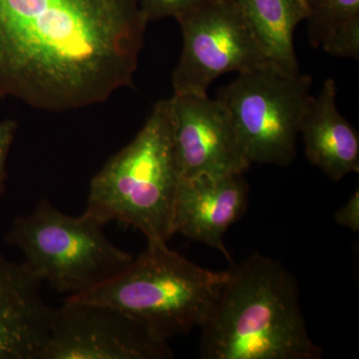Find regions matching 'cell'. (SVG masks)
<instances>
[{"label": "cell", "mask_w": 359, "mask_h": 359, "mask_svg": "<svg viewBox=\"0 0 359 359\" xmlns=\"http://www.w3.org/2000/svg\"><path fill=\"white\" fill-rule=\"evenodd\" d=\"M302 2H304V4H306V2H304V0H302Z\"/></svg>", "instance_id": "ac0fdd59"}, {"label": "cell", "mask_w": 359, "mask_h": 359, "mask_svg": "<svg viewBox=\"0 0 359 359\" xmlns=\"http://www.w3.org/2000/svg\"><path fill=\"white\" fill-rule=\"evenodd\" d=\"M228 271L200 327L201 358H323L309 334L297 280L282 264L254 254Z\"/></svg>", "instance_id": "7a4b0ae2"}, {"label": "cell", "mask_w": 359, "mask_h": 359, "mask_svg": "<svg viewBox=\"0 0 359 359\" xmlns=\"http://www.w3.org/2000/svg\"><path fill=\"white\" fill-rule=\"evenodd\" d=\"M181 175L175 159L169 99L158 101L128 145L90 182L85 211L104 223L141 231L148 242L167 243Z\"/></svg>", "instance_id": "3957f363"}, {"label": "cell", "mask_w": 359, "mask_h": 359, "mask_svg": "<svg viewBox=\"0 0 359 359\" xmlns=\"http://www.w3.org/2000/svg\"><path fill=\"white\" fill-rule=\"evenodd\" d=\"M169 116L181 179L245 175L250 169L230 113L219 99L174 94L169 98Z\"/></svg>", "instance_id": "9c48e42d"}, {"label": "cell", "mask_w": 359, "mask_h": 359, "mask_svg": "<svg viewBox=\"0 0 359 359\" xmlns=\"http://www.w3.org/2000/svg\"><path fill=\"white\" fill-rule=\"evenodd\" d=\"M18 128V124L15 120L6 119L0 121V199L6 192L7 158Z\"/></svg>", "instance_id": "2e32d148"}, {"label": "cell", "mask_w": 359, "mask_h": 359, "mask_svg": "<svg viewBox=\"0 0 359 359\" xmlns=\"http://www.w3.org/2000/svg\"><path fill=\"white\" fill-rule=\"evenodd\" d=\"M106 224L86 211L66 215L43 199L14 219L6 241L20 250L22 264L34 278L75 297L109 282L134 259L108 240Z\"/></svg>", "instance_id": "5b68a950"}, {"label": "cell", "mask_w": 359, "mask_h": 359, "mask_svg": "<svg viewBox=\"0 0 359 359\" xmlns=\"http://www.w3.org/2000/svg\"><path fill=\"white\" fill-rule=\"evenodd\" d=\"M175 20L183 50L172 74L174 94L205 95L226 73L271 63L238 0H202Z\"/></svg>", "instance_id": "52a82bcc"}, {"label": "cell", "mask_w": 359, "mask_h": 359, "mask_svg": "<svg viewBox=\"0 0 359 359\" xmlns=\"http://www.w3.org/2000/svg\"><path fill=\"white\" fill-rule=\"evenodd\" d=\"M142 13L148 22L176 18L180 14L185 13L191 7L195 6L202 0H137Z\"/></svg>", "instance_id": "9a60e30c"}, {"label": "cell", "mask_w": 359, "mask_h": 359, "mask_svg": "<svg viewBox=\"0 0 359 359\" xmlns=\"http://www.w3.org/2000/svg\"><path fill=\"white\" fill-rule=\"evenodd\" d=\"M337 84L325 80L320 94L311 96L301 129L309 162L332 181L359 171V135L337 107Z\"/></svg>", "instance_id": "7c38bea8"}, {"label": "cell", "mask_w": 359, "mask_h": 359, "mask_svg": "<svg viewBox=\"0 0 359 359\" xmlns=\"http://www.w3.org/2000/svg\"><path fill=\"white\" fill-rule=\"evenodd\" d=\"M334 219L340 226L351 229V231H359V191L351 196L344 207L335 212Z\"/></svg>", "instance_id": "e0dca14e"}, {"label": "cell", "mask_w": 359, "mask_h": 359, "mask_svg": "<svg viewBox=\"0 0 359 359\" xmlns=\"http://www.w3.org/2000/svg\"><path fill=\"white\" fill-rule=\"evenodd\" d=\"M174 353L142 321L105 306L66 299L54 309L41 359H170Z\"/></svg>", "instance_id": "ba28073f"}, {"label": "cell", "mask_w": 359, "mask_h": 359, "mask_svg": "<svg viewBox=\"0 0 359 359\" xmlns=\"http://www.w3.org/2000/svg\"><path fill=\"white\" fill-rule=\"evenodd\" d=\"M228 278V269L203 268L167 243L148 242L120 275L68 299L119 309L169 341L204 325Z\"/></svg>", "instance_id": "277c9868"}, {"label": "cell", "mask_w": 359, "mask_h": 359, "mask_svg": "<svg viewBox=\"0 0 359 359\" xmlns=\"http://www.w3.org/2000/svg\"><path fill=\"white\" fill-rule=\"evenodd\" d=\"M148 20L137 0H0V99L67 112L133 85Z\"/></svg>", "instance_id": "6da1fadb"}, {"label": "cell", "mask_w": 359, "mask_h": 359, "mask_svg": "<svg viewBox=\"0 0 359 359\" xmlns=\"http://www.w3.org/2000/svg\"><path fill=\"white\" fill-rule=\"evenodd\" d=\"M238 1L269 62L289 74H299L294 35L297 26L306 20V4L302 0Z\"/></svg>", "instance_id": "4fadbf2b"}, {"label": "cell", "mask_w": 359, "mask_h": 359, "mask_svg": "<svg viewBox=\"0 0 359 359\" xmlns=\"http://www.w3.org/2000/svg\"><path fill=\"white\" fill-rule=\"evenodd\" d=\"M41 285L0 249V359H41L54 311Z\"/></svg>", "instance_id": "8fae6325"}, {"label": "cell", "mask_w": 359, "mask_h": 359, "mask_svg": "<svg viewBox=\"0 0 359 359\" xmlns=\"http://www.w3.org/2000/svg\"><path fill=\"white\" fill-rule=\"evenodd\" d=\"M313 78L292 75L271 63L238 73L219 99L230 113L241 148L250 165L289 166Z\"/></svg>", "instance_id": "8992f818"}, {"label": "cell", "mask_w": 359, "mask_h": 359, "mask_svg": "<svg viewBox=\"0 0 359 359\" xmlns=\"http://www.w3.org/2000/svg\"><path fill=\"white\" fill-rule=\"evenodd\" d=\"M249 185L244 175H201L181 179L175 199L172 233L219 250L233 264L224 238L245 214Z\"/></svg>", "instance_id": "30bf717a"}, {"label": "cell", "mask_w": 359, "mask_h": 359, "mask_svg": "<svg viewBox=\"0 0 359 359\" xmlns=\"http://www.w3.org/2000/svg\"><path fill=\"white\" fill-rule=\"evenodd\" d=\"M309 40L335 57L359 58V0H304Z\"/></svg>", "instance_id": "5bb4252c"}]
</instances>
